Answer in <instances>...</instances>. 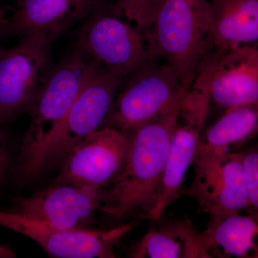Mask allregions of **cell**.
<instances>
[{"instance_id": "cell-12", "label": "cell", "mask_w": 258, "mask_h": 258, "mask_svg": "<svg viewBox=\"0 0 258 258\" xmlns=\"http://www.w3.org/2000/svg\"><path fill=\"white\" fill-rule=\"evenodd\" d=\"M105 189L79 184H53L15 201L10 211L62 229L87 228L101 212Z\"/></svg>"}, {"instance_id": "cell-7", "label": "cell", "mask_w": 258, "mask_h": 258, "mask_svg": "<svg viewBox=\"0 0 258 258\" xmlns=\"http://www.w3.org/2000/svg\"><path fill=\"white\" fill-rule=\"evenodd\" d=\"M210 104L208 76L203 69H200L181 101L171 137L162 195L152 221L160 219L166 209L179 196L185 176L196 154Z\"/></svg>"}, {"instance_id": "cell-17", "label": "cell", "mask_w": 258, "mask_h": 258, "mask_svg": "<svg viewBox=\"0 0 258 258\" xmlns=\"http://www.w3.org/2000/svg\"><path fill=\"white\" fill-rule=\"evenodd\" d=\"M257 215L210 217L202 232L209 257H257Z\"/></svg>"}, {"instance_id": "cell-6", "label": "cell", "mask_w": 258, "mask_h": 258, "mask_svg": "<svg viewBox=\"0 0 258 258\" xmlns=\"http://www.w3.org/2000/svg\"><path fill=\"white\" fill-rule=\"evenodd\" d=\"M158 60L125 80L102 127L131 133L162 114L184 96L190 86L183 84L165 62Z\"/></svg>"}, {"instance_id": "cell-19", "label": "cell", "mask_w": 258, "mask_h": 258, "mask_svg": "<svg viewBox=\"0 0 258 258\" xmlns=\"http://www.w3.org/2000/svg\"><path fill=\"white\" fill-rule=\"evenodd\" d=\"M159 0H118L120 13L144 30H149L155 17Z\"/></svg>"}, {"instance_id": "cell-5", "label": "cell", "mask_w": 258, "mask_h": 258, "mask_svg": "<svg viewBox=\"0 0 258 258\" xmlns=\"http://www.w3.org/2000/svg\"><path fill=\"white\" fill-rule=\"evenodd\" d=\"M123 81L98 66L32 164L25 181H32L62 163L90 134L101 128Z\"/></svg>"}, {"instance_id": "cell-24", "label": "cell", "mask_w": 258, "mask_h": 258, "mask_svg": "<svg viewBox=\"0 0 258 258\" xmlns=\"http://www.w3.org/2000/svg\"><path fill=\"white\" fill-rule=\"evenodd\" d=\"M0 18L4 19V13H3V8L1 6V3H0Z\"/></svg>"}, {"instance_id": "cell-13", "label": "cell", "mask_w": 258, "mask_h": 258, "mask_svg": "<svg viewBox=\"0 0 258 258\" xmlns=\"http://www.w3.org/2000/svg\"><path fill=\"white\" fill-rule=\"evenodd\" d=\"M200 67L208 76L211 103L219 108L258 104L257 45L212 48Z\"/></svg>"}, {"instance_id": "cell-8", "label": "cell", "mask_w": 258, "mask_h": 258, "mask_svg": "<svg viewBox=\"0 0 258 258\" xmlns=\"http://www.w3.org/2000/svg\"><path fill=\"white\" fill-rule=\"evenodd\" d=\"M51 43L35 33L0 48V124L30 108L50 70Z\"/></svg>"}, {"instance_id": "cell-3", "label": "cell", "mask_w": 258, "mask_h": 258, "mask_svg": "<svg viewBox=\"0 0 258 258\" xmlns=\"http://www.w3.org/2000/svg\"><path fill=\"white\" fill-rule=\"evenodd\" d=\"M158 55L190 86L213 47L209 35L208 0H159L149 29Z\"/></svg>"}, {"instance_id": "cell-10", "label": "cell", "mask_w": 258, "mask_h": 258, "mask_svg": "<svg viewBox=\"0 0 258 258\" xmlns=\"http://www.w3.org/2000/svg\"><path fill=\"white\" fill-rule=\"evenodd\" d=\"M192 164L195 176L186 195L210 217L243 212L253 215L244 183L240 152L198 154Z\"/></svg>"}, {"instance_id": "cell-16", "label": "cell", "mask_w": 258, "mask_h": 258, "mask_svg": "<svg viewBox=\"0 0 258 258\" xmlns=\"http://www.w3.org/2000/svg\"><path fill=\"white\" fill-rule=\"evenodd\" d=\"M134 258H209L202 235L190 220H167L131 249Z\"/></svg>"}, {"instance_id": "cell-15", "label": "cell", "mask_w": 258, "mask_h": 258, "mask_svg": "<svg viewBox=\"0 0 258 258\" xmlns=\"http://www.w3.org/2000/svg\"><path fill=\"white\" fill-rule=\"evenodd\" d=\"M208 20L213 48L257 45L258 0H208Z\"/></svg>"}, {"instance_id": "cell-9", "label": "cell", "mask_w": 258, "mask_h": 258, "mask_svg": "<svg viewBox=\"0 0 258 258\" xmlns=\"http://www.w3.org/2000/svg\"><path fill=\"white\" fill-rule=\"evenodd\" d=\"M136 221L109 229L62 230L10 210H0V226L28 237L57 258L115 257L117 244Z\"/></svg>"}, {"instance_id": "cell-25", "label": "cell", "mask_w": 258, "mask_h": 258, "mask_svg": "<svg viewBox=\"0 0 258 258\" xmlns=\"http://www.w3.org/2000/svg\"><path fill=\"white\" fill-rule=\"evenodd\" d=\"M0 125H1V124H0Z\"/></svg>"}, {"instance_id": "cell-22", "label": "cell", "mask_w": 258, "mask_h": 258, "mask_svg": "<svg viewBox=\"0 0 258 258\" xmlns=\"http://www.w3.org/2000/svg\"><path fill=\"white\" fill-rule=\"evenodd\" d=\"M15 254L8 246L0 243V258L14 257Z\"/></svg>"}, {"instance_id": "cell-23", "label": "cell", "mask_w": 258, "mask_h": 258, "mask_svg": "<svg viewBox=\"0 0 258 258\" xmlns=\"http://www.w3.org/2000/svg\"><path fill=\"white\" fill-rule=\"evenodd\" d=\"M6 22V19H1L0 18V36H2V30H3V25Z\"/></svg>"}, {"instance_id": "cell-20", "label": "cell", "mask_w": 258, "mask_h": 258, "mask_svg": "<svg viewBox=\"0 0 258 258\" xmlns=\"http://www.w3.org/2000/svg\"><path fill=\"white\" fill-rule=\"evenodd\" d=\"M242 171L249 207L254 215H257L258 209V153L254 148L240 152Z\"/></svg>"}, {"instance_id": "cell-21", "label": "cell", "mask_w": 258, "mask_h": 258, "mask_svg": "<svg viewBox=\"0 0 258 258\" xmlns=\"http://www.w3.org/2000/svg\"><path fill=\"white\" fill-rule=\"evenodd\" d=\"M10 160V152L6 136L0 127V186L4 182L8 175L11 164Z\"/></svg>"}, {"instance_id": "cell-4", "label": "cell", "mask_w": 258, "mask_h": 258, "mask_svg": "<svg viewBox=\"0 0 258 258\" xmlns=\"http://www.w3.org/2000/svg\"><path fill=\"white\" fill-rule=\"evenodd\" d=\"M123 17L116 5L96 12L83 22L76 46L124 82L136 71L161 58L149 30Z\"/></svg>"}, {"instance_id": "cell-18", "label": "cell", "mask_w": 258, "mask_h": 258, "mask_svg": "<svg viewBox=\"0 0 258 258\" xmlns=\"http://www.w3.org/2000/svg\"><path fill=\"white\" fill-rule=\"evenodd\" d=\"M225 111L214 124L202 133L196 154L230 152V147L245 143L257 134L258 104L234 107Z\"/></svg>"}, {"instance_id": "cell-1", "label": "cell", "mask_w": 258, "mask_h": 258, "mask_svg": "<svg viewBox=\"0 0 258 258\" xmlns=\"http://www.w3.org/2000/svg\"><path fill=\"white\" fill-rule=\"evenodd\" d=\"M184 95L162 114L131 132L124 167L105 189L102 213L120 220L152 221L162 195L171 137Z\"/></svg>"}, {"instance_id": "cell-2", "label": "cell", "mask_w": 258, "mask_h": 258, "mask_svg": "<svg viewBox=\"0 0 258 258\" xmlns=\"http://www.w3.org/2000/svg\"><path fill=\"white\" fill-rule=\"evenodd\" d=\"M98 66L76 46L49 70L29 108L30 124L16 165L17 175L22 181L26 179L32 164Z\"/></svg>"}, {"instance_id": "cell-11", "label": "cell", "mask_w": 258, "mask_h": 258, "mask_svg": "<svg viewBox=\"0 0 258 258\" xmlns=\"http://www.w3.org/2000/svg\"><path fill=\"white\" fill-rule=\"evenodd\" d=\"M130 133L104 126L74 148L61 164L53 184H79L106 188L124 167Z\"/></svg>"}, {"instance_id": "cell-14", "label": "cell", "mask_w": 258, "mask_h": 258, "mask_svg": "<svg viewBox=\"0 0 258 258\" xmlns=\"http://www.w3.org/2000/svg\"><path fill=\"white\" fill-rule=\"evenodd\" d=\"M111 6L107 0H17L2 35L23 37L39 33L52 42L74 25Z\"/></svg>"}]
</instances>
